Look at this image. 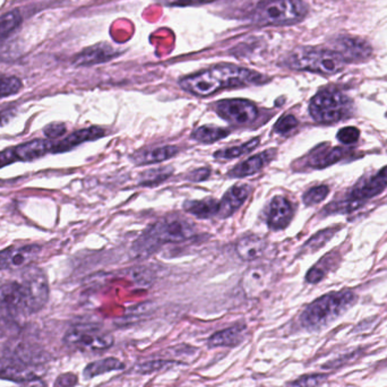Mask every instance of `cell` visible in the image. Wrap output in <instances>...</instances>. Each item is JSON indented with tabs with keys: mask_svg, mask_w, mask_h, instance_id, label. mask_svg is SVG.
<instances>
[{
	"mask_svg": "<svg viewBox=\"0 0 387 387\" xmlns=\"http://www.w3.org/2000/svg\"><path fill=\"white\" fill-rule=\"evenodd\" d=\"M267 80L264 75L252 69L222 63L184 77L179 86L192 96H209L223 88L263 84Z\"/></svg>",
	"mask_w": 387,
	"mask_h": 387,
	"instance_id": "cell-1",
	"label": "cell"
},
{
	"mask_svg": "<svg viewBox=\"0 0 387 387\" xmlns=\"http://www.w3.org/2000/svg\"><path fill=\"white\" fill-rule=\"evenodd\" d=\"M195 234V227L182 219H165L151 225L133 244L136 257H148L162 244L188 240Z\"/></svg>",
	"mask_w": 387,
	"mask_h": 387,
	"instance_id": "cell-2",
	"label": "cell"
},
{
	"mask_svg": "<svg viewBox=\"0 0 387 387\" xmlns=\"http://www.w3.org/2000/svg\"><path fill=\"white\" fill-rule=\"evenodd\" d=\"M356 301L357 296L348 290L321 296L302 311L300 315L301 326L308 331L321 330L349 311Z\"/></svg>",
	"mask_w": 387,
	"mask_h": 387,
	"instance_id": "cell-3",
	"label": "cell"
},
{
	"mask_svg": "<svg viewBox=\"0 0 387 387\" xmlns=\"http://www.w3.org/2000/svg\"><path fill=\"white\" fill-rule=\"evenodd\" d=\"M307 13V5L302 0H261L252 19L258 26H284L300 22Z\"/></svg>",
	"mask_w": 387,
	"mask_h": 387,
	"instance_id": "cell-4",
	"label": "cell"
},
{
	"mask_svg": "<svg viewBox=\"0 0 387 387\" xmlns=\"http://www.w3.org/2000/svg\"><path fill=\"white\" fill-rule=\"evenodd\" d=\"M346 61L334 50L299 48L284 59V65L294 71H307L321 75H333L344 68Z\"/></svg>",
	"mask_w": 387,
	"mask_h": 387,
	"instance_id": "cell-5",
	"label": "cell"
},
{
	"mask_svg": "<svg viewBox=\"0 0 387 387\" xmlns=\"http://www.w3.org/2000/svg\"><path fill=\"white\" fill-rule=\"evenodd\" d=\"M351 100L338 90L319 92L309 103V113L314 120L321 124H333L351 117Z\"/></svg>",
	"mask_w": 387,
	"mask_h": 387,
	"instance_id": "cell-6",
	"label": "cell"
},
{
	"mask_svg": "<svg viewBox=\"0 0 387 387\" xmlns=\"http://www.w3.org/2000/svg\"><path fill=\"white\" fill-rule=\"evenodd\" d=\"M65 344L81 351H101L113 346L115 339L109 333L92 326H75L65 335Z\"/></svg>",
	"mask_w": 387,
	"mask_h": 387,
	"instance_id": "cell-7",
	"label": "cell"
},
{
	"mask_svg": "<svg viewBox=\"0 0 387 387\" xmlns=\"http://www.w3.org/2000/svg\"><path fill=\"white\" fill-rule=\"evenodd\" d=\"M22 286L26 300V311H41L49 299V283L42 269L31 267L23 275Z\"/></svg>",
	"mask_w": 387,
	"mask_h": 387,
	"instance_id": "cell-8",
	"label": "cell"
},
{
	"mask_svg": "<svg viewBox=\"0 0 387 387\" xmlns=\"http://www.w3.org/2000/svg\"><path fill=\"white\" fill-rule=\"evenodd\" d=\"M53 144L51 140H33L15 148H6L0 152V169L19 161H33L44 157L53 152Z\"/></svg>",
	"mask_w": 387,
	"mask_h": 387,
	"instance_id": "cell-9",
	"label": "cell"
},
{
	"mask_svg": "<svg viewBox=\"0 0 387 387\" xmlns=\"http://www.w3.org/2000/svg\"><path fill=\"white\" fill-rule=\"evenodd\" d=\"M215 110L221 118L234 125H247L256 120L257 107L244 99L221 100L215 105Z\"/></svg>",
	"mask_w": 387,
	"mask_h": 387,
	"instance_id": "cell-10",
	"label": "cell"
},
{
	"mask_svg": "<svg viewBox=\"0 0 387 387\" xmlns=\"http://www.w3.org/2000/svg\"><path fill=\"white\" fill-rule=\"evenodd\" d=\"M386 187L387 167H385L375 176L356 185L349 195L344 198V202L350 212L354 211L359 209L366 201L381 194Z\"/></svg>",
	"mask_w": 387,
	"mask_h": 387,
	"instance_id": "cell-11",
	"label": "cell"
},
{
	"mask_svg": "<svg viewBox=\"0 0 387 387\" xmlns=\"http://www.w3.org/2000/svg\"><path fill=\"white\" fill-rule=\"evenodd\" d=\"M40 254L41 247L38 244L6 248L0 252V271L29 267L38 259Z\"/></svg>",
	"mask_w": 387,
	"mask_h": 387,
	"instance_id": "cell-12",
	"label": "cell"
},
{
	"mask_svg": "<svg viewBox=\"0 0 387 387\" xmlns=\"http://www.w3.org/2000/svg\"><path fill=\"white\" fill-rule=\"evenodd\" d=\"M333 50L346 63L366 61L373 53L371 44L357 36H339L338 38H335Z\"/></svg>",
	"mask_w": 387,
	"mask_h": 387,
	"instance_id": "cell-13",
	"label": "cell"
},
{
	"mask_svg": "<svg viewBox=\"0 0 387 387\" xmlns=\"http://www.w3.org/2000/svg\"><path fill=\"white\" fill-rule=\"evenodd\" d=\"M0 311L7 316L28 313L22 283L9 282L0 287Z\"/></svg>",
	"mask_w": 387,
	"mask_h": 387,
	"instance_id": "cell-14",
	"label": "cell"
},
{
	"mask_svg": "<svg viewBox=\"0 0 387 387\" xmlns=\"http://www.w3.org/2000/svg\"><path fill=\"white\" fill-rule=\"evenodd\" d=\"M0 377L16 382H31L36 381V373L30 363L21 358L5 357L0 358Z\"/></svg>",
	"mask_w": 387,
	"mask_h": 387,
	"instance_id": "cell-15",
	"label": "cell"
},
{
	"mask_svg": "<svg viewBox=\"0 0 387 387\" xmlns=\"http://www.w3.org/2000/svg\"><path fill=\"white\" fill-rule=\"evenodd\" d=\"M294 217V209L290 202L283 196H275L269 206L267 225L271 230H282L288 227Z\"/></svg>",
	"mask_w": 387,
	"mask_h": 387,
	"instance_id": "cell-16",
	"label": "cell"
},
{
	"mask_svg": "<svg viewBox=\"0 0 387 387\" xmlns=\"http://www.w3.org/2000/svg\"><path fill=\"white\" fill-rule=\"evenodd\" d=\"M107 135L105 129L101 127H88V128L80 129L76 132L68 135L67 138L59 140L57 143L53 144V152L51 153H63V152L71 151L73 148L80 145V144L86 143L88 140H99Z\"/></svg>",
	"mask_w": 387,
	"mask_h": 387,
	"instance_id": "cell-17",
	"label": "cell"
},
{
	"mask_svg": "<svg viewBox=\"0 0 387 387\" xmlns=\"http://www.w3.org/2000/svg\"><path fill=\"white\" fill-rule=\"evenodd\" d=\"M250 192H252V188L246 184H238L231 187L221 200L217 217L227 219L234 215L246 202Z\"/></svg>",
	"mask_w": 387,
	"mask_h": 387,
	"instance_id": "cell-18",
	"label": "cell"
},
{
	"mask_svg": "<svg viewBox=\"0 0 387 387\" xmlns=\"http://www.w3.org/2000/svg\"><path fill=\"white\" fill-rule=\"evenodd\" d=\"M275 154H277V150L274 148L256 154L254 157L237 165L232 170L229 171L228 176L230 178H244V177L253 176L255 173L259 172L264 167H267L274 159Z\"/></svg>",
	"mask_w": 387,
	"mask_h": 387,
	"instance_id": "cell-19",
	"label": "cell"
},
{
	"mask_svg": "<svg viewBox=\"0 0 387 387\" xmlns=\"http://www.w3.org/2000/svg\"><path fill=\"white\" fill-rule=\"evenodd\" d=\"M349 150L342 148H317L307 158L308 167L323 169L338 163L349 154Z\"/></svg>",
	"mask_w": 387,
	"mask_h": 387,
	"instance_id": "cell-20",
	"label": "cell"
},
{
	"mask_svg": "<svg viewBox=\"0 0 387 387\" xmlns=\"http://www.w3.org/2000/svg\"><path fill=\"white\" fill-rule=\"evenodd\" d=\"M118 55L119 53L109 46H96L83 50L82 53L74 58L73 63L75 66H92L96 63H107Z\"/></svg>",
	"mask_w": 387,
	"mask_h": 387,
	"instance_id": "cell-21",
	"label": "cell"
},
{
	"mask_svg": "<svg viewBox=\"0 0 387 387\" xmlns=\"http://www.w3.org/2000/svg\"><path fill=\"white\" fill-rule=\"evenodd\" d=\"M177 146H159V148H146L135 152L132 155V161L135 165H145L153 163L162 162L165 160L171 159L178 154Z\"/></svg>",
	"mask_w": 387,
	"mask_h": 387,
	"instance_id": "cell-22",
	"label": "cell"
},
{
	"mask_svg": "<svg viewBox=\"0 0 387 387\" xmlns=\"http://www.w3.org/2000/svg\"><path fill=\"white\" fill-rule=\"evenodd\" d=\"M247 335V327L244 325H234L225 330L217 332L209 339L210 348H217V346H239Z\"/></svg>",
	"mask_w": 387,
	"mask_h": 387,
	"instance_id": "cell-23",
	"label": "cell"
},
{
	"mask_svg": "<svg viewBox=\"0 0 387 387\" xmlns=\"http://www.w3.org/2000/svg\"><path fill=\"white\" fill-rule=\"evenodd\" d=\"M267 249V242L256 234L244 237L236 244V253L242 261L253 262L263 255Z\"/></svg>",
	"mask_w": 387,
	"mask_h": 387,
	"instance_id": "cell-24",
	"label": "cell"
},
{
	"mask_svg": "<svg viewBox=\"0 0 387 387\" xmlns=\"http://www.w3.org/2000/svg\"><path fill=\"white\" fill-rule=\"evenodd\" d=\"M220 202L215 198H205L200 201H187L184 203V210L190 215H195L198 219H212L219 215Z\"/></svg>",
	"mask_w": 387,
	"mask_h": 387,
	"instance_id": "cell-25",
	"label": "cell"
},
{
	"mask_svg": "<svg viewBox=\"0 0 387 387\" xmlns=\"http://www.w3.org/2000/svg\"><path fill=\"white\" fill-rule=\"evenodd\" d=\"M123 369H125V363H121L120 360L113 357L105 358V359L88 363L83 371V376L86 379H91L93 377L100 376L102 373L123 371Z\"/></svg>",
	"mask_w": 387,
	"mask_h": 387,
	"instance_id": "cell-26",
	"label": "cell"
},
{
	"mask_svg": "<svg viewBox=\"0 0 387 387\" xmlns=\"http://www.w3.org/2000/svg\"><path fill=\"white\" fill-rule=\"evenodd\" d=\"M267 283V274L262 267L249 269L242 279V288L249 296H256L265 288Z\"/></svg>",
	"mask_w": 387,
	"mask_h": 387,
	"instance_id": "cell-27",
	"label": "cell"
},
{
	"mask_svg": "<svg viewBox=\"0 0 387 387\" xmlns=\"http://www.w3.org/2000/svg\"><path fill=\"white\" fill-rule=\"evenodd\" d=\"M229 134H230V130L228 129L221 128L215 125H205L194 130L192 138L200 143L211 144L227 138Z\"/></svg>",
	"mask_w": 387,
	"mask_h": 387,
	"instance_id": "cell-28",
	"label": "cell"
},
{
	"mask_svg": "<svg viewBox=\"0 0 387 387\" xmlns=\"http://www.w3.org/2000/svg\"><path fill=\"white\" fill-rule=\"evenodd\" d=\"M259 142H261L259 138H255L253 140H250L247 143L242 144V145L220 150V151L215 152V158L217 160H230L242 157L244 154H248L254 151L259 145Z\"/></svg>",
	"mask_w": 387,
	"mask_h": 387,
	"instance_id": "cell-29",
	"label": "cell"
},
{
	"mask_svg": "<svg viewBox=\"0 0 387 387\" xmlns=\"http://www.w3.org/2000/svg\"><path fill=\"white\" fill-rule=\"evenodd\" d=\"M340 257L335 255L334 253L327 254L324 258H321L319 263L316 264L313 269H309V272L306 275V280L309 283H319V281L324 279L325 274L331 267L334 265L335 261Z\"/></svg>",
	"mask_w": 387,
	"mask_h": 387,
	"instance_id": "cell-30",
	"label": "cell"
},
{
	"mask_svg": "<svg viewBox=\"0 0 387 387\" xmlns=\"http://www.w3.org/2000/svg\"><path fill=\"white\" fill-rule=\"evenodd\" d=\"M173 169L170 167H155L148 169L140 175V186H157L162 184L172 175Z\"/></svg>",
	"mask_w": 387,
	"mask_h": 387,
	"instance_id": "cell-31",
	"label": "cell"
},
{
	"mask_svg": "<svg viewBox=\"0 0 387 387\" xmlns=\"http://www.w3.org/2000/svg\"><path fill=\"white\" fill-rule=\"evenodd\" d=\"M22 23V15L19 9H13L0 17V42L9 38Z\"/></svg>",
	"mask_w": 387,
	"mask_h": 387,
	"instance_id": "cell-32",
	"label": "cell"
},
{
	"mask_svg": "<svg viewBox=\"0 0 387 387\" xmlns=\"http://www.w3.org/2000/svg\"><path fill=\"white\" fill-rule=\"evenodd\" d=\"M23 88L22 81L11 75L0 74V98L14 96Z\"/></svg>",
	"mask_w": 387,
	"mask_h": 387,
	"instance_id": "cell-33",
	"label": "cell"
},
{
	"mask_svg": "<svg viewBox=\"0 0 387 387\" xmlns=\"http://www.w3.org/2000/svg\"><path fill=\"white\" fill-rule=\"evenodd\" d=\"M327 377L325 373H309L287 383L286 387H319L326 382Z\"/></svg>",
	"mask_w": 387,
	"mask_h": 387,
	"instance_id": "cell-34",
	"label": "cell"
},
{
	"mask_svg": "<svg viewBox=\"0 0 387 387\" xmlns=\"http://www.w3.org/2000/svg\"><path fill=\"white\" fill-rule=\"evenodd\" d=\"M335 229H326V230L319 231V234L311 238L307 244L304 246V250L307 253H313L315 250H319L323 247L325 244L330 242L331 238L334 236Z\"/></svg>",
	"mask_w": 387,
	"mask_h": 387,
	"instance_id": "cell-35",
	"label": "cell"
},
{
	"mask_svg": "<svg viewBox=\"0 0 387 387\" xmlns=\"http://www.w3.org/2000/svg\"><path fill=\"white\" fill-rule=\"evenodd\" d=\"M330 192V188L325 186V185H321V186L313 187L311 190H308L306 192L302 200H304V203L307 206L316 205V204L321 203V202L324 201L326 198L327 194Z\"/></svg>",
	"mask_w": 387,
	"mask_h": 387,
	"instance_id": "cell-36",
	"label": "cell"
},
{
	"mask_svg": "<svg viewBox=\"0 0 387 387\" xmlns=\"http://www.w3.org/2000/svg\"><path fill=\"white\" fill-rule=\"evenodd\" d=\"M177 361H170V360H152V361H146V363H140L136 366V371L140 373H151L154 371H161L165 367H171V366L177 365Z\"/></svg>",
	"mask_w": 387,
	"mask_h": 387,
	"instance_id": "cell-37",
	"label": "cell"
},
{
	"mask_svg": "<svg viewBox=\"0 0 387 387\" xmlns=\"http://www.w3.org/2000/svg\"><path fill=\"white\" fill-rule=\"evenodd\" d=\"M298 120L296 117L292 115H284L282 118L277 120V124L274 126L275 133L280 135L288 134L289 132H291L298 126Z\"/></svg>",
	"mask_w": 387,
	"mask_h": 387,
	"instance_id": "cell-38",
	"label": "cell"
},
{
	"mask_svg": "<svg viewBox=\"0 0 387 387\" xmlns=\"http://www.w3.org/2000/svg\"><path fill=\"white\" fill-rule=\"evenodd\" d=\"M359 136L360 132L356 127H344L338 133V140L341 143L346 144V145L356 143Z\"/></svg>",
	"mask_w": 387,
	"mask_h": 387,
	"instance_id": "cell-39",
	"label": "cell"
},
{
	"mask_svg": "<svg viewBox=\"0 0 387 387\" xmlns=\"http://www.w3.org/2000/svg\"><path fill=\"white\" fill-rule=\"evenodd\" d=\"M66 130V125L63 123H53L43 129V133L49 140H56V138H61Z\"/></svg>",
	"mask_w": 387,
	"mask_h": 387,
	"instance_id": "cell-40",
	"label": "cell"
},
{
	"mask_svg": "<svg viewBox=\"0 0 387 387\" xmlns=\"http://www.w3.org/2000/svg\"><path fill=\"white\" fill-rule=\"evenodd\" d=\"M77 383H78V378L75 373H66L56 379L53 387H74L76 386Z\"/></svg>",
	"mask_w": 387,
	"mask_h": 387,
	"instance_id": "cell-41",
	"label": "cell"
},
{
	"mask_svg": "<svg viewBox=\"0 0 387 387\" xmlns=\"http://www.w3.org/2000/svg\"><path fill=\"white\" fill-rule=\"evenodd\" d=\"M211 175V169L210 167H200L196 170L192 171V172L187 175L186 178L192 182H201L209 178Z\"/></svg>",
	"mask_w": 387,
	"mask_h": 387,
	"instance_id": "cell-42",
	"label": "cell"
},
{
	"mask_svg": "<svg viewBox=\"0 0 387 387\" xmlns=\"http://www.w3.org/2000/svg\"><path fill=\"white\" fill-rule=\"evenodd\" d=\"M213 1L215 0H165V4L169 6L184 7V6L205 5V4L213 3Z\"/></svg>",
	"mask_w": 387,
	"mask_h": 387,
	"instance_id": "cell-43",
	"label": "cell"
},
{
	"mask_svg": "<svg viewBox=\"0 0 387 387\" xmlns=\"http://www.w3.org/2000/svg\"><path fill=\"white\" fill-rule=\"evenodd\" d=\"M23 387H44V384L40 382V381H31L30 383H28V384Z\"/></svg>",
	"mask_w": 387,
	"mask_h": 387,
	"instance_id": "cell-44",
	"label": "cell"
}]
</instances>
